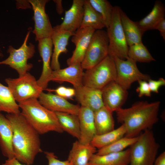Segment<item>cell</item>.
<instances>
[{
    "instance_id": "1",
    "label": "cell",
    "mask_w": 165,
    "mask_h": 165,
    "mask_svg": "<svg viewBox=\"0 0 165 165\" xmlns=\"http://www.w3.org/2000/svg\"><path fill=\"white\" fill-rule=\"evenodd\" d=\"M5 116L13 129L14 158L22 163L32 164L36 155L42 152L39 134L20 112Z\"/></svg>"
},
{
    "instance_id": "2",
    "label": "cell",
    "mask_w": 165,
    "mask_h": 165,
    "mask_svg": "<svg viewBox=\"0 0 165 165\" xmlns=\"http://www.w3.org/2000/svg\"><path fill=\"white\" fill-rule=\"evenodd\" d=\"M160 102H137L130 107L119 109L116 112L118 122L126 129L125 136L134 138L150 129L158 121Z\"/></svg>"
},
{
    "instance_id": "3",
    "label": "cell",
    "mask_w": 165,
    "mask_h": 165,
    "mask_svg": "<svg viewBox=\"0 0 165 165\" xmlns=\"http://www.w3.org/2000/svg\"><path fill=\"white\" fill-rule=\"evenodd\" d=\"M38 99L31 98L19 103L21 113L39 134L50 131L62 133L55 112L42 105Z\"/></svg>"
},
{
    "instance_id": "4",
    "label": "cell",
    "mask_w": 165,
    "mask_h": 165,
    "mask_svg": "<svg viewBox=\"0 0 165 165\" xmlns=\"http://www.w3.org/2000/svg\"><path fill=\"white\" fill-rule=\"evenodd\" d=\"M159 147L151 130L143 132L130 146L129 165H154Z\"/></svg>"
},
{
    "instance_id": "5",
    "label": "cell",
    "mask_w": 165,
    "mask_h": 165,
    "mask_svg": "<svg viewBox=\"0 0 165 165\" xmlns=\"http://www.w3.org/2000/svg\"><path fill=\"white\" fill-rule=\"evenodd\" d=\"M116 71L113 58L108 55L102 61L84 72V86L101 90L112 81H115Z\"/></svg>"
},
{
    "instance_id": "6",
    "label": "cell",
    "mask_w": 165,
    "mask_h": 165,
    "mask_svg": "<svg viewBox=\"0 0 165 165\" xmlns=\"http://www.w3.org/2000/svg\"><path fill=\"white\" fill-rule=\"evenodd\" d=\"M118 6H114L111 20L106 31L108 41V55L125 60L128 57L129 46L122 26L120 9Z\"/></svg>"
},
{
    "instance_id": "7",
    "label": "cell",
    "mask_w": 165,
    "mask_h": 165,
    "mask_svg": "<svg viewBox=\"0 0 165 165\" xmlns=\"http://www.w3.org/2000/svg\"><path fill=\"white\" fill-rule=\"evenodd\" d=\"M30 31L28 32L21 46L16 49L12 46H9L7 53L9 56L6 59L0 61V64L8 65L16 71L19 76L24 75L33 67V65L28 62L35 53V46L31 43L28 45L27 42Z\"/></svg>"
},
{
    "instance_id": "8",
    "label": "cell",
    "mask_w": 165,
    "mask_h": 165,
    "mask_svg": "<svg viewBox=\"0 0 165 165\" xmlns=\"http://www.w3.org/2000/svg\"><path fill=\"white\" fill-rule=\"evenodd\" d=\"M109 41L107 31L95 30L93 34L81 63L87 70L96 65L108 55Z\"/></svg>"
},
{
    "instance_id": "9",
    "label": "cell",
    "mask_w": 165,
    "mask_h": 165,
    "mask_svg": "<svg viewBox=\"0 0 165 165\" xmlns=\"http://www.w3.org/2000/svg\"><path fill=\"white\" fill-rule=\"evenodd\" d=\"M5 81L18 103L31 98L38 99L43 90L35 77L28 72L18 78H7Z\"/></svg>"
},
{
    "instance_id": "10",
    "label": "cell",
    "mask_w": 165,
    "mask_h": 165,
    "mask_svg": "<svg viewBox=\"0 0 165 165\" xmlns=\"http://www.w3.org/2000/svg\"><path fill=\"white\" fill-rule=\"evenodd\" d=\"M112 57L116 71L115 81L125 89L127 90L135 81H148L150 79L149 75L141 72L137 66L136 62L129 57L125 60L116 57Z\"/></svg>"
},
{
    "instance_id": "11",
    "label": "cell",
    "mask_w": 165,
    "mask_h": 165,
    "mask_svg": "<svg viewBox=\"0 0 165 165\" xmlns=\"http://www.w3.org/2000/svg\"><path fill=\"white\" fill-rule=\"evenodd\" d=\"M34 11V29L33 33L36 41L51 37L53 31L48 16L45 11V6L48 0H29Z\"/></svg>"
},
{
    "instance_id": "12",
    "label": "cell",
    "mask_w": 165,
    "mask_h": 165,
    "mask_svg": "<svg viewBox=\"0 0 165 165\" xmlns=\"http://www.w3.org/2000/svg\"><path fill=\"white\" fill-rule=\"evenodd\" d=\"M95 31L91 28L87 27L80 28L75 31L71 39L75 48L72 56L67 61L68 66L77 63H81Z\"/></svg>"
},
{
    "instance_id": "13",
    "label": "cell",
    "mask_w": 165,
    "mask_h": 165,
    "mask_svg": "<svg viewBox=\"0 0 165 165\" xmlns=\"http://www.w3.org/2000/svg\"><path fill=\"white\" fill-rule=\"evenodd\" d=\"M101 91L104 106L112 112L122 108L128 95L127 90L115 81L108 83Z\"/></svg>"
},
{
    "instance_id": "14",
    "label": "cell",
    "mask_w": 165,
    "mask_h": 165,
    "mask_svg": "<svg viewBox=\"0 0 165 165\" xmlns=\"http://www.w3.org/2000/svg\"><path fill=\"white\" fill-rule=\"evenodd\" d=\"M38 99L42 105L53 112L67 113L78 116L80 108L79 105L71 103L66 99L56 94L42 92Z\"/></svg>"
},
{
    "instance_id": "15",
    "label": "cell",
    "mask_w": 165,
    "mask_h": 165,
    "mask_svg": "<svg viewBox=\"0 0 165 165\" xmlns=\"http://www.w3.org/2000/svg\"><path fill=\"white\" fill-rule=\"evenodd\" d=\"M38 49L43 62L42 71L37 80L38 85L43 90L47 88L53 70L51 67L53 43L51 37L43 38L38 41Z\"/></svg>"
},
{
    "instance_id": "16",
    "label": "cell",
    "mask_w": 165,
    "mask_h": 165,
    "mask_svg": "<svg viewBox=\"0 0 165 165\" xmlns=\"http://www.w3.org/2000/svg\"><path fill=\"white\" fill-rule=\"evenodd\" d=\"M84 0H73L71 8L65 11L62 22L55 27L62 31L74 33L81 28L84 15Z\"/></svg>"
},
{
    "instance_id": "17",
    "label": "cell",
    "mask_w": 165,
    "mask_h": 165,
    "mask_svg": "<svg viewBox=\"0 0 165 165\" xmlns=\"http://www.w3.org/2000/svg\"><path fill=\"white\" fill-rule=\"evenodd\" d=\"M75 97L82 107L94 112L103 106L102 91L82 85L76 88Z\"/></svg>"
},
{
    "instance_id": "18",
    "label": "cell",
    "mask_w": 165,
    "mask_h": 165,
    "mask_svg": "<svg viewBox=\"0 0 165 165\" xmlns=\"http://www.w3.org/2000/svg\"><path fill=\"white\" fill-rule=\"evenodd\" d=\"M66 68L53 70L50 80L60 83L69 82L76 88L82 86L83 69L81 63L71 65Z\"/></svg>"
},
{
    "instance_id": "19",
    "label": "cell",
    "mask_w": 165,
    "mask_h": 165,
    "mask_svg": "<svg viewBox=\"0 0 165 165\" xmlns=\"http://www.w3.org/2000/svg\"><path fill=\"white\" fill-rule=\"evenodd\" d=\"M78 116L80 130V137L78 141L82 143L90 144L97 134L94 112L88 108L81 106Z\"/></svg>"
},
{
    "instance_id": "20",
    "label": "cell",
    "mask_w": 165,
    "mask_h": 165,
    "mask_svg": "<svg viewBox=\"0 0 165 165\" xmlns=\"http://www.w3.org/2000/svg\"><path fill=\"white\" fill-rule=\"evenodd\" d=\"M74 33L60 30L55 27L51 36L53 45L54 46L51 61V67L53 70L60 69L59 58L61 53H66L68 51L67 46L70 38Z\"/></svg>"
},
{
    "instance_id": "21",
    "label": "cell",
    "mask_w": 165,
    "mask_h": 165,
    "mask_svg": "<svg viewBox=\"0 0 165 165\" xmlns=\"http://www.w3.org/2000/svg\"><path fill=\"white\" fill-rule=\"evenodd\" d=\"M96 152V148L90 144H83L77 141L72 144L68 160L73 165H88L91 158Z\"/></svg>"
},
{
    "instance_id": "22",
    "label": "cell",
    "mask_w": 165,
    "mask_h": 165,
    "mask_svg": "<svg viewBox=\"0 0 165 165\" xmlns=\"http://www.w3.org/2000/svg\"><path fill=\"white\" fill-rule=\"evenodd\" d=\"M13 130L8 119L0 112V148L7 159L14 158L13 148Z\"/></svg>"
},
{
    "instance_id": "23",
    "label": "cell",
    "mask_w": 165,
    "mask_h": 165,
    "mask_svg": "<svg viewBox=\"0 0 165 165\" xmlns=\"http://www.w3.org/2000/svg\"><path fill=\"white\" fill-rule=\"evenodd\" d=\"M130 162V149L128 148L120 152L102 155L94 154L91 158L88 165H129Z\"/></svg>"
},
{
    "instance_id": "24",
    "label": "cell",
    "mask_w": 165,
    "mask_h": 165,
    "mask_svg": "<svg viewBox=\"0 0 165 165\" xmlns=\"http://www.w3.org/2000/svg\"><path fill=\"white\" fill-rule=\"evenodd\" d=\"M165 13L164 4L160 1H156L151 12L144 18L136 22L142 34L148 30L154 29L156 25L165 19Z\"/></svg>"
},
{
    "instance_id": "25",
    "label": "cell",
    "mask_w": 165,
    "mask_h": 165,
    "mask_svg": "<svg viewBox=\"0 0 165 165\" xmlns=\"http://www.w3.org/2000/svg\"><path fill=\"white\" fill-rule=\"evenodd\" d=\"M120 14L122 26L128 46L142 42L143 34L136 22L131 20L121 9Z\"/></svg>"
},
{
    "instance_id": "26",
    "label": "cell",
    "mask_w": 165,
    "mask_h": 165,
    "mask_svg": "<svg viewBox=\"0 0 165 165\" xmlns=\"http://www.w3.org/2000/svg\"><path fill=\"white\" fill-rule=\"evenodd\" d=\"M94 113L97 134H103L115 129L112 112L104 106Z\"/></svg>"
},
{
    "instance_id": "27",
    "label": "cell",
    "mask_w": 165,
    "mask_h": 165,
    "mask_svg": "<svg viewBox=\"0 0 165 165\" xmlns=\"http://www.w3.org/2000/svg\"><path fill=\"white\" fill-rule=\"evenodd\" d=\"M84 15L81 28H91L95 30L105 27L101 15L91 6L89 0H84Z\"/></svg>"
},
{
    "instance_id": "28",
    "label": "cell",
    "mask_w": 165,
    "mask_h": 165,
    "mask_svg": "<svg viewBox=\"0 0 165 165\" xmlns=\"http://www.w3.org/2000/svg\"><path fill=\"white\" fill-rule=\"evenodd\" d=\"M63 131L79 140V121L78 116L62 112H55Z\"/></svg>"
},
{
    "instance_id": "29",
    "label": "cell",
    "mask_w": 165,
    "mask_h": 165,
    "mask_svg": "<svg viewBox=\"0 0 165 165\" xmlns=\"http://www.w3.org/2000/svg\"><path fill=\"white\" fill-rule=\"evenodd\" d=\"M126 130L124 126L121 124L118 128L106 133L96 134L90 144L95 148L100 149L105 147L124 137Z\"/></svg>"
},
{
    "instance_id": "30",
    "label": "cell",
    "mask_w": 165,
    "mask_h": 165,
    "mask_svg": "<svg viewBox=\"0 0 165 165\" xmlns=\"http://www.w3.org/2000/svg\"><path fill=\"white\" fill-rule=\"evenodd\" d=\"M20 109L9 88L0 83V112L17 114L20 112Z\"/></svg>"
},
{
    "instance_id": "31",
    "label": "cell",
    "mask_w": 165,
    "mask_h": 165,
    "mask_svg": "<svg viewBox=\"0 0 165 165\" xmlns=\"http://www.w3.org/2000/svg\"><path fill=\"white\" fill-rule=\"evenodd\" d=\"M128 57L136 62L148 63L155 61L142 42L129 46Z\"/></svg>"
},
{
    "instance_id": "32",
    "label": "cell",
    "mask_w": 165,
    "mask_h": 165,
    "mask_svg": "<svg viewBox=\"0 0 165 165\" xmlns=\"http://www.w3.org/2000/svg\"><path fill=\"white\" fill-rule=\"evenodd\" d=\"M138 136L129 138L124 136L110 145L98 149L96 154L99 155H102L122 152L128 147H130L132 145L137 141Z\"/></svg>"
},
{
    "instance_id": "33",
    "label": "cell",
    "mask_w": 165,
    "mask_h": 165,
    "mask_svg": "<svg viewBox=\"0 0 165 165\" xmlns=\"http://www.w3.org/2000/svg\"><path fill=\"white\" fill-rule=\"evenodd\" d=\"M89 0L91 6L102 17L107 28L111 22L114 6L107 0Z\"/></svg>"
},
{
    "instance_id": "34",
    "label": "cell",
    "mask_w": 165,
    "mask_h": 165,
    "mask_svg": "<svg viewBox=\"0 0 165 165\" xmlns=\"http://www.w3.org/2000/svg\"><path fill=\"white\" fill-rule=\"evenodd\" d=\"M49 92L54 91L56 94L65 99L71 98L75 96V90L74 88L61 86L54 90H48Z\"/></svg>"
},
{
    "instance_id": "35",
    "label": "cell",
    "mask_w": 165,
    "mask_h": 165,
    "mask_svg": "<svg viewBox=\"0 0 165 165\" xmlns=\"http://www.w3.org/2000/svg\"><path fill=\"white\" fill-rule=\"evenodd\" d=\"M44 153L48 162V165H73L68 160L61 161L57 159L54 153L51 152H45Z\"/></svg>"
},
{
    "instance_id": "36",
    "label": "cell",
    "mask_w": 165,
    "mask_h": 165,
    "mask_svg": "<svg viewBox=\"0 0 165 165\" xmlns=\"http://www.w3.org/2000/svg\"><path fill=\"white\" fill-rule=\"evenodd\" d=\"M139 86L136 89L138 93L139 97H141L144 96L150 97L151 95V91L147 81L145 80H140L138 81Z\"/></svg>"
},
{
    "instance_id": "37",
    "label": "cell",
    "mask_w": 165,
    "mask_h": 165,
    "mask_svg": "<svg viewBox=\"0 0 165 165\" xmlns=\"http://www.w3.org/2000/svg\"><path fill=\"white\" fill-rule=\"evenodd\" d=\"M148 81L151 91L156 93H158L159 90L161 86L165 85V80L163 78L156 80L150 79Z\"/></svg>"
},
{
    "instance_id": "38",
    "label": "cell",
    "mask_w": 165,
    "mask_h": 165,
    "mask_svg": "<svg viewBox=\"0 0 165 165\" xmlns=\"http://www.w3.org/2000/svg\"><path fill=\"white\" fill-rule=\"evenodd\" d=\"M154 29L158 30L164 40H165V19L161 20L156 26Z\"/></svg>"
},
{
    "instance_id": "39",
    "label": "cell",
    "mask_w": 165,
    "mask_h": 165,
    "mask_svg": "<svg viewBox=\"0 0 165 165\" xmlns=\"http://www.w3.org/2000/svg\"><path fill=\"white\" fill-rule=\"evenodd\" d=\"M1 165H30L23 164L15 158L7 159L5 162Z\"/></svg>"
},
{
    "instance_id": "40",
    "label": "cell",
    "mask_w": 165,
    "mask_h": 165,
    "mask_svg": "<svg viewBox=\"0 0 165 165\" xmlns=\"http://www.w3.org/2000/svg\"><path fill=\"white\" fill-rule=\"evenodd\" d=\"M154 165H165V152H163L156 159Z\"/></svg>"
},
{
    "instance_id": "41",
    "label": "cell",
    "mask_w": 165,
    "mask_h": 165,
    "mask_svg": "<svg viewBox=\"0 0 165 165\" xmlns=\"http://www.w3.org/2000/svg\"><path fill=\"white\" fill-rule=\"evenodd\" d=\"M56 4L57 11L59 14H61L64 11L62 5L61 0H54Z\"/></svg>"
},
{
    "instance_id": "42",
    "label": "cell",
    "mask_w": 165,
    "mask_h": 165,
    "mask_svg": "<svg viewBox=\"0 0 165 165\" xmlns=\"http://www.w3.org/2000/svg\"><path fill=\"white\" fill-rule=\"evenodd\" d=\"M2 54L1 52V50H0V57H2Z\"/></svg>"
},
{
    "instance_id": "43",
    "label": "cell",
    "mask_w": 165,
    "mask_h": 165,
    "mask_svg": "<svg viewBox=\"0 0 165 165\" xmlns=\"http://www.w3.org/2000/svg\"></svg>"
}]
</instances>
